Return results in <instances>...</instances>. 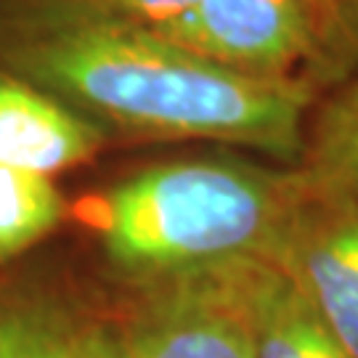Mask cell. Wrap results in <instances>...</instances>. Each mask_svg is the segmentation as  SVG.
<instances>
[{
    "label": "cell",
    "mask_w": 358,
    "mask_h": 358,
    "mask_svg": "<svg viewBox=\"0 0 358 358\" xmlns=\"http://www.w3.org/2000/svg\"><path fill=\"white\" fill-rule=\"evenodd\" d=\"M0 72L96 125L236 143L292 167L321 90L213 64L96 0H0Z\"/></svg>",
    "instance_id": "6da1fadb"
},
{
    "label": "cell",
    "mask_w": 358,
    "mask_h": 358,
    "mask_svg": "<svg viewBox=\"0 0 358 358\" xmlns=\"http://www.w3.org/2000/svg\"><path fill=\"white\" fill-rule=\"evenodd\" d=\"M303 173L231 159H176L117 183L96 226L109 260L146 282L279 257Z\"/></svg>",
    "instance_id": "7a4b0ae2"
},
{
    "label": "cell",
    "mask_w": 358,
    "mask_h": 358,
    "mask_svg": "<svg viewBox=\"0 0 358 358\" xmlns=\"http://www.w3.org/2000/svg\"><path fill=\"white\" fill-rule=\"evenodd\" d=\"M152 29L213 64L260 77L303 69L310 80L321 48L319 13L308 0H199Z\"/></svg>",
    "instance_id": "3957f363"
},
{
    "label": "cell",
    "mask_w": 358,
    "mask_h": 358,
    "mask_svg": "<svg viewBox=\"0 0 358 358\" xmlns=\"http://www.w3.org/2000/svg\"><path fill=\"white\" fill-rule=\"evenodd\" d=\"M117 329L125 358H255L229 266L149 282Z\"/></svg>",
    "instance_id": "277c9868"
},
{
    "label": "cell",
    "mask_w": 358,
    "mask_h": 358,
    "mask_svg": "<svg viewBox=\"0 0 358 358\" xmlns=\"http://www.w3.org/2000/svg\"><path fill=\"white\" fill-rule=\"evenodd\" d=\"M276 263L303 289L348 358H358V199L306 178Z\"/></svg>",
    "instance_id": "5b68a950"
},
{
    "label": "cell",
    "mask_w": 358,
    "mask_h": 358,
    "mask_svg": "<svg viewBox=\"0 0 358 358\" xmlns=\"http://www.w3.org/2000/svg\"><path fill=\"white\" fill-rule=\"evenodd\" d=\"M106 141L93 120L0 72V165L51 176L90 159Z\"/></svg>",
    "instance_id": "8992f818"
},
{
    "label": "cell",
    "mask_w": 358,
    "mask_h": 358,
    "mask_svg": "<svg viewBox=\"0 0 358 358\" xmlns=\"http://www.w3.org/2000/svg\"><path fill=\"white\" fill-rule=\"evenodd\" d=\"M255 358H348L294 279L273 260L229 266Z\"/></svg>",
    "instance_id": "52a82bcc"
},
{
    "label": "cell",
    "mask_w": 358,
    "mask_h": 358,
    "mask_svg": "<svg viewBox=\"0 0 358 358\" xmlns=\"http://www.w3.org/2000/svg\"><path fill=\"white\" fill-rule=\"evenodd\" d=\"M0 358H125V350L117 327L45 300H6Z\"/></svg>",
    "instance_id": "ba28073f"
},
{
    "label": "cell",
    "mask_w": 358,
    "mask_h": 358,
    "mask_svg": "<svg viewBox=\"0 0 358 358\" xmlns=\"http://www.w3.org/2000/svg\"><path fill=\"white\" fill-rule=\"evenodd\" d=\"M297 167L313 186L358 199V75L316 101Z\"/></svg>",
    "instance_id": "9c48e42d"
},
{
    "label": "cell",
    "mask_w": 358,
    "mask_h": 358,
    "mask_svg": "<svg viewBox=\"0 0 358 358\" xmlns=\"http://www.w3.org/2000/svg\"><path fill=\"white\" fill-rule=\"evenodd\" d=\"M62 213L64 202L51 176L0 165V263L48 236Z\"/></svg>",
    "instance_id": "30bf717a"
},
{
    "label": "cell",
    "mask_w": 358,
    "mask_h": 358,
    "mask_svg": "<svg viewBox=\"0 0 358 358\" xmlns=\"http://www.w3.org/2000/svg\"><path fill=\"white\" fill-rule=\"evenodd\" d=\"M353 75H358V0H334L321 22L319 62L310 80L332 88Z\"/></svg>",
    "instance_id": "8fae6325"
},
{
    "label": "cell",
    "mask_w": 358,
    "mask_h": 358,
    "mask_svg": "<svg viewBox=\"0 0 358 358\" xmlns=\"http://www.w3.org/2000/svg\"><path fill=\"white\" fill-rule=\"evenodd\" d=\"M96 3H101L103 8L120 13L125 19H133L138 24L154 27L194 8L199 0H96Z\"/></svg>",
    "instance_id": "7c38bea8"
},
{
    "label": "cell",
    "mask_w": 358,
    "mask_h": 358,
    "mask_svg": "<svg viewBox=\"0 0 358 358\" xmlns=\"http://www.w3.org/2000/svg\"><path fill=\"white\" fill-rule=\"evenodd\" d=\"M310 6H313V11L319 13V22H324V16L329 13V8H332L334 0H308Z\"/></svg>",
    "instance_id": "4fadbf2b"
}]
</instances>
